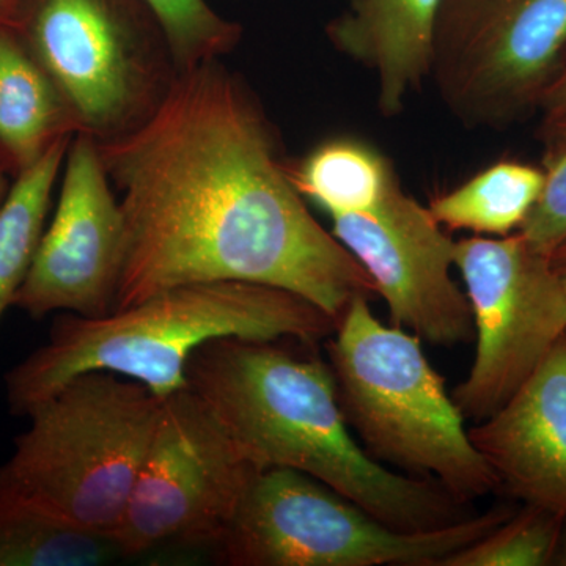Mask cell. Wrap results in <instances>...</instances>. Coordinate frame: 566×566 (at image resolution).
Wrapping results in <instances>:
<instances>
[{
	"label": "cell",
	"instance_id": "6da1fadb",
	"mask_svg": "<svg viewBox=\"0 0 566 566\" xmlns=\"http://www.w3.org/2000/svg\"><path fill=\"white\" fill-rule=\"evenodd\" d=\"M98 150L120 192L114 311L207 282L286 290L338 319L375 296L294 188L263 111L218 62L178 71L150 112Z\"/></svg>",
	"mask_w": 566,
	"mask_h": 566
},
{
	"label": "cell",
	"instance_id": "7a4b0ae2",
	"mask_svg": "<svg viewBox=\"0 0 566 566\" xmlns=\"http://www.w3.org/2000/svg\"><path fill=\"white\" fill-rule=\"evenodd\" d=\"M292 340L214 338L186 367L188 389L259 471L303 472L398 531H433L475 515L434 480L368 455L346 423L329 363L290 348Z\"/></svg>",
	"mask_w": 566,
	"mask_h": 566
},
{
	"label": "cell",
	"instance_id": "3957f363",
	"mask_svg": "<svg viewBox=\"0 0 566 566\" xmlns=\"http://www.w3.org/2000/svg\"><path fill=\"white\" fill-rule=\"evenodd\" d=\"M338 318L286 290L251 282L174 286L99 318L65 314L52 323L46 344L6 375L13 416L57 392L85 371H111L150 389L159 400L188 389L186 367L197 348L222 337L315 345Z\"/></svg>",
	"mask_w": 566,
	"mask_h": 566
},
{
	"label": "cell",
	"instance_id": "277c9868",
	"mask_svg": "<svg viewBox=\"0 0 566 566\" xmlns=\"http://www.w3.org/2000/svg\"><path fill=\"white\" fill-rule=\"evenodd\" d=\"M368 303L353 300L326 345L338 403L357 441L378 463L434 480L464 504L499 490L422 338L382 323Z\"/></svg>",
	"mask_w": 566,
	"mask_h": 566
},
{
	"label": "cell",
	"instance_id": "5b68a950",
	"mask_svg": "<svg viewBox=\"0 0 566 566\" xmlns=\"http://www.w3.org/2000/svg\"><path fill=\"white\" fill-rule=\"evenodd\" d=\"M159 406L150 389L126 376L99 370L74 376L28 412L31 424L0 464V495L114 535Z\"/></svg>",
	"mask_w": 566,
	"mask_h": 566
},
{
	"label": "cell",
	"instance_id": "8992f818",
	"mask_svg": "<svg viewBox=\"0 0 566 566\" xmlns=\"http://www.w3.org/2000/svg\"><path fill=\"white\" fill-rule=\"evenodd\" d=\"M515 513L499 505L433 531L405 532L318 480L263 469L211 551L226 566H439Z\"/></svg>",
	"mask_w": 566,
	"mask_h": 566
},
{
	"label": "cell",
	"instance_id": "52a82bcc",
	"mask_svg": "<svg viewBox=\"0 0 566 566\" xmlns=\"http://www.w3.org/2000/svg\"><path fill=\"white\" fill-rule=\"evenodd\" d=\"M259 472L196 394L182 389L163 398L114 534L123 560L163 551L210 557Z\"/></svg>",
	"mask_w": 566,
	"mask_h": 566
},
{
	"label": "cell",
	"instance_id": "ba28073f",
	"mask_svg": "<svg viewBox=\"0 0 566 566\" xmlns=\"http://www.w3.org/2000/svg\"><path fill=\"white\" fill-rule=\"evenodd\" d=\"M566 59V0H444L431 80L469 128L538 112Z\"/></svg>",
	"mask_w": 566,
	"mask_h": 566
},
{
	"label": "cell",
	"instance_id": "9c48e42d",
	"mask_svg": "<svg viewBox=\"0 0 566 566\" xmlns=\"http://www.w3.org/2000/svg\"><path fill=\"white\" fill-rule=\"evenodd\" d=\"M455 270L471 304L476 346L468 378L452 397L465 419L482 422L566 334V290L549 253L520 232L457 241Z\"/></svg>",
	"mask_w": 566,
	"mask_h": 566
},
{
	"label": "cell",
	"instance_id": "30bf717a",
	"mask_svg": "<svg viewBox=\"0 0 566 566\" xmlns=\"http://www.w3.org/2000/svg\"><path fill=\"white\" fill-rule=\"evenodd\" d=\"M139 29L133 0H24L17 24L76 133L96 140L133 128L151 109Z\"/></svg>",
	"mask_w": 566,
	"mask_h": 566
},
{
	"label": "cell",
	"instance_id": "8fae6325",
	"mask_svg": "<svg viewBox=\"0 0 566 566\" xmlns=\"http://www.w3.org/2000/svg\"><path fill=\"white\" fill-rule=\"evenodd\" d=\"M333 234L370 275L390 324L442 348L474 340L468 294L452 275L457 241L398 178L374 210L333 218Z\"/></svg>",
	"mask_w": 566,
	"mask_h": 566
},
{
	"label": "cell",
	"instance_id": "7c38bea8",
	"mask_svg": "<svg viewBox=\"0 0 566 566\" xmlns=\"http://www.w3.org/2000/svg\"><path fill=\"white\" fill-rule=\"evenodd\" d=\"M123 218L98 140L77 133L66 151L61 199L11 307L41 319L54 312L99 318L114 312Z\"/></svg>",
	"mask_w": 566,
	"mask_h": 566
},
{
	"label": "cell",
	"instance_id": "4fadbf2b",
	"mask_svg": "<svg viewBox=\"0 0 566 566\" xmlns=\"http://www.w3.org/2000/svg\"><path fill=\"white\" fill-rule=\"evenodd\" d=\"M469 438L501 490L566 516V334Z\"/></svg>",
	"mask_w": 566,
	"mask_h": 566
},
{
	"label": "cell",
	"instance_id": "5bb4252c",
	"mask_svg": "<svg viewBox=\"0 0 566 566\" xmlns=\"http://www.w3.org/2000/svg\"><path fill=\"white\" fill-rule=\"evenodd\" d=\"M444 0H352L327 28L340 54L374 74L378 109L405 111L433 71L436 32Z\"/></svg>",
	"mask_w": 566,
	"mask_h": 566
},
{
	"label": "cell",
	"instance_id": "9a60e30c",
	"mask_svg": "<svg viewBox=\"0 0 566 566\" xmlns=\"http://www.w3.org/2000/svg\"><path fill=\"white\" fill-rule=\"evenodd\" d=\"M76 133L61 93L20 32L0 28V148L14 177Z\"/></svg>",
	"mask_w": 566,
	"mask_h": 566
},
{
	"label": "cell",
	"instance_id": "2e32d148",
	"mask_svg": "<svg viewBox=\"0 0 566 566\" xmlns=\"http://www.w3.org/2000/svg\"><path fill=\"white\" fill-rule=\"evenodd\" d=\"M545 174L520 161L491 164L452 191L428 205L436 221L449 230L479 237L516 233L542 193Z\"/></svg>",
	"mask_w": 566,
	"mask_h": 566
},
{
	"label": "cell",
	"instance_id": "e0dca14e",
	"mask_svg": "<svg viewBox=\"0 0 566 566\" xmlns=\"http://www.w3.org/2000/svg\"><path fill=\"white\" fill-rule=\"evenodd\" d=\"M294 188L331 216L374 210L397 180L386 156L356 139H335L289 169Z\"/></svg>",
	"mask_w": 566,
	"mask_h": 566
},
{
	"label": "cell",
	"instance_id": "ac0fdd59",
	"mask_svg": "<svg viewBox=\"0 0 566 566\" xmlns=\"http://www.w3.org/2000/svg\"><path fill=\"white\" fill-rule=\"evenodd\" d=\"M123 560L117 538L0 495V566H102Z\"/></svg>",
	"mask_w": 566,
	"mask_h": 566
},
{
	"label": "cell",
	"instance_id": "d6986e66",
	"mask_svg": "<svg viewBox=\"0 0 566 566\" xmlns=\"http://www.w3.org/2000/svg\"><path fill=\"white\" fill-rule=\"evenodd\" d=\"M70 142L71 136L55 140L39 161L18 174L0 205V319L31 271Z\"/></svg>",
	"mask_w": 566,
	"mask_h": 566
},
{
	"label": "cell",
	"instance_id": "ffe728a7",
	"mask_svg": "<svg viewBox=\"0 0 566 566\" xmlns=\"http://www.w3.org/2000/svg\"><path fill=\"white\" fill-rule=\"evenodd\" d=\"M565 516L523 504L490 534L450 554L439 566H547L556 562Z\"/></svg>",
	"mask_w": 566,
	"mask_h": 566
},
{
	"label": "cell",
	"instance_id": "44dd1931",
	"mask_svg": "<svg viewBox=\"0 0 566 566\" xmlns=\"http://www.w3.org/2000/svg\"><path fill=\"white\" fill-rule=\"evenodd\" d=\"M161 29L178 71L216 61L237 46L240 25L223 20L207 0H142Z\"/></svg>",
	"mask_w": 566,
	"mask_h": 566
},
{
	"label": "cell",
	"instance_id": "7402d4cb",
	"mask_svg": "<svg viewBox=\"0 0 566 566\" xmlns=\"http://www.w3.org/2000/svg\"><path fill=\"white\" fill-rule=\"evenodd\" d=\"M542 139L545 182L535 207L517 232L551 255L566 241V118L543 122Z\"/></svg>",
	"mask_w": 566,
	"mask_h": 566
},
{
	"label": "cell",
	"instance_id": "603a6c76",
	"mask_svg": "<svg viewBox=\"0 0 566 566\" xmlns=\"http://www.w3.org/2000/svg\"><path fill=\"white\" fill-rule=\"evenodd\" d=\"M538 112L543 122L566 118V59L543 95Z\"/></svg>",
	"mask_w": 566,
	"mask_h": 566
},
{
	"label": "cell",
	"instance_id": "cb8c5ba5",
	"mask_svg": "<svg viewBox=\"0 0 566 566\" xmlns=\"http://www.w3.org/2000/svg\"><path fill=\"white\" fill-rule=\"evenodd\" d=\"M24 0H0V28L17 29Z\"/></svg>",
	"mask_w": 566,
	"mask_h": 566
},
{
	"label": "cell",
	"instance_id": "d4e9b609",
	"mask_svg": "<svg viewBox=\"0 0 566 566\" xmlns=\"http://www.w3.org/2000/svg\"><path fill=\"white\" fill-rule=\"evenodd\" d=\"M551 262H553L554 270H556L558 279L564 283L566 290V241L551 253Z\"/></svg>",
	"mask_w": 566,
	"mask_h": 566
},
{
	"label": "cell",
	"instance_id": "484cf974",
	"mask_svg": "<svg viewBox=\"0 0 566 566\" xmlns=\"http://www.w3.org/2000/svg\"><path fill=\"white\" fill-rule=\"evenodd\" d=\"M554 565L566 566V516L564 527H562L560 545H558L556 562Z\"/></svg>",
	"mask_w": 566,
	"mask_h": 566
},
{
	"label": "cell",
	"instance_id": "4316f807",
	"mask_svg": "<svg viewBox=\"0 0 566 566\" xmlns=\"http://www.w3.org/2000/svg\"><path fill=\"white\" fill-rule=\"evenodd\" d=\"M9 175H11L10 170L7 167L0 166V205H2L7 193L10 191Z\"/></svg>",
	"mask_w": 566,
	"mask_h": 566
},
{
	"label": "cell",
	"instance_id": "83f0119b",
	"mask_svg": "<svg viewBox=\"0 0 566 566\" xmlns=\"http://www.w3.org/2000/svg\"><path fill=\"white\" fill-rule=\"evenodd\" d=\"M0 166L7 167L10 170L11 175H13V170H11L9 159H7L6 153L0 148Z\"/></svg>",
	"mask_w": 566,
	"mask_h": 566
}]
</instances>
